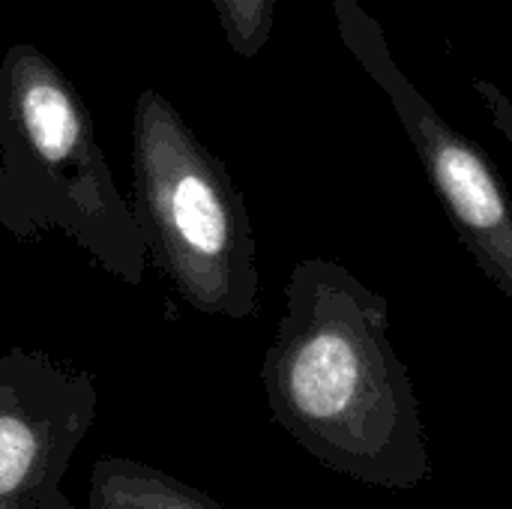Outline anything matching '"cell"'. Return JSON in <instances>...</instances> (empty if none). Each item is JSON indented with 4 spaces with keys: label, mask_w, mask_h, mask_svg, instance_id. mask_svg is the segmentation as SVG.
Returning a JSON list of instances; mask_svg holds the SVG:
<instances>
[{
    "label": "cell",
    "mask_w": 512,
    "mask_h": 509,
    "mask_svg": "<svg viewBox=\"0 0 512 509\" xmlns=\"http://www.w3.org/2000/svg\"><path fill=\"white\" fill-rule=\"evenodd\" d=\"M213 9L222 36L237 57L252 60L273 39L276 0H213Z\"/></svg>",
    "instance_id": "obj_7"
},
{
    "label": "cell",
    "mask_w": 512,
    "mask_h": 509,
    "mask_svg": "<svg viewBox=\"0 0 512 509\" xmlns=\"http://www.w3.org/2000/svg\"><path fill=\"white\" fill-rule=\"evenodd\" d=\"M0 228L66 234L96 267L138 288L150 255L72 78L33 42L0 57Z\"/></svg>",
    "instance_id": "obj_2"
},
{
    "label": "cell",
    "mask_w": 512,
    "mask_h": 509,
    "mask_svg": "<svg viewBox=\"0 0 512 509\" xmlns=\"http://www.w3.org/2000/svg\"><path fill=\"white\" fill-rule=\"evenodd\" d=\"M90 509H228L207 492L147 462L105 456L87 480Z\"/></svg>",
    "instance_id": "obj_6"
},
{
    "label": "cell",
    "mask_w": 512,
    "mask_h": 509,
    "mask_svg": "<svg viewBox=\"0 0 512 509\" xmlns=\"http://www.w3.org/2000/svg\"><path fill=\"white\" fill-rule=\"evenodd\" d=\"M96 414L87 369L30 348L0 354V509H78L60 483Z\"/></svg>",
    "instance_id": "obj_5"
},
{
    "label": "cell",
    "mask_w": 512,
    "mask_h": 509,
    "mask_svg": "<svg viewBox=\"0 0 512 509\" xmlns=\"http://www.w3.org/2000/svg\"><path fill=\"white\" fill-rule=\"evenodd\" d=\"M261 384L279 429L333 474L384 492H414L432 477L390 306L345 264L297 261Z\"/></svg>",
    "instance_id": "obj_1"
},
{
    "label": "cell",
    "mask_w": 512,
    "mask_h": 509,
    "mask_svg": "<svg viewBox=\"0 0 512 509\" xmlns=\"http://www.w3.org/2000/svg\"><path fill=\"white\" fill-rule=\"evenodd\" d=\"M330 9L345 51L396 111L459 243L477 270L512 303V201L495 165L402 72L381 21L363 0H330Z\"/></svg>",
    "instance_id": "obj_4"
},
{
    "label": "cell",
    "mask_w": 512,
    "mask_h": 509,
    "mask_svg": "<svg viewBox=\"0 0 512 509\" xmlns=\"http://www.w3.org/2000/svg\"><path fill=\"white\" fill-rule=\"evenodd\" d=\"M132 210L156 270L201 315H258V243L225 162L153 87L132 108Z\"/></svg>",
    "instance_id": "obj_3"
},
{
    "label": "cell",
    "mask_w": 512,
    "mask_h": 509,
    "mask_svg": "<svg viewBox=\"0 0 512 509\" xmlns=\"http://www.w3.org/2000/svg\"><path fill=\"white\" fill-rule=\"evenodd\" d=\"M474 93L480 99V105L486 108L492 126L504 135V141L512 147V99L489 78H474Z\"/></svg>",
    "instance_id": "obj_8"
}]
</instances>
